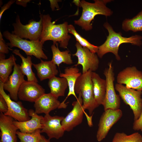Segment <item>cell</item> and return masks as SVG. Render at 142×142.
Wrapping results in <instances>:
<instances>
[{
  "instance_id": "cell-10",
  "label": "cell",
  "mask_w": 142,
  "mask_h": 142,
  "mask_svg": "<svg viewBox=\"0 0 142 142\" xmlns=\"http://www.w3.org/2000/svg\"><path fill=\"white\" fill-rule=\"evenodd\" d=\"M120 109H109L104 110L102 115L98 124L96 135L97 140L100 142L105 139L110 129L122 116Z\"/></svg>"
},
{
  "instance_id": "cell-15",
  "label": "cell",
  "mask_w": 142,
  "mask_h": 142,
  "mask_svg": "<svg viewBox=\"0 0 142 142\" xmlns=\"http://www.w3.org/2000/svg\"><path fill=\"white\" fill-rule=\"evenodd\" d=\"M20 66L16 62L12 74L3 83L4 90L9 92L11 98L15 101L18 99V94L20 86L26 81L24 75L22 72Z\"/></svg>"
},
{
  "instance_id": "cell-25",
  "label": "cell",
  "mask_w": 142,
  "mask_h": 142,
  "mask_svg": "<svg viewBox=\"0 0 142 142\" xmlns=\"http://www.w3.org/2000/svg\"><path fill=\"white\" fill-rule=\"evenodd\" d=\"M12 52L21 58L22 63L20 66V69L23 73L27 76V81L38 82V80L32 69V67L33 63L31 60V57L27 55V58H25L20 53L19 50L17 49L13 50Z\"/></svg>"
},
{
  "instance_id": "cell-12",
  "label": "cell",
  "mask_w": 142,
  "mask_h": 142,
  "mask_svg": "<svg viewBox=\"0 0 142 142\" xmlns=\"http://www.w3.org/2000/svg\"><path fill=\"white\" fill-rule=\"evenodd\" d=\"M116 79L118 83L124 84L129 88L142 91V72L135 66L128 67L120 71Z\"/></svg>"
},
{
  "instance_id": "cell-18",
  "label": "cell",
  "mask_w": 142,
  "mask_h": 142,
  "mask_svg": "<svg viewBox=\"0 0 142 142\" xmlns=\"http://www.w3.org/2000/svg\"><path fill=\"white\" fill-rule=\"evenodd\" d=\"M60 103L58 98L50 93H45L34 102V111L38 114H49L52 111L59 109Z\"/></svg>"
},
{
  "instance_id": "cell-6",
  "label": "cell",
  "mask_w": 142,
  "mask_h": 142,
  "mask_svg": "<svg viewBox=\"0 0 142 142\" xmlns=\"http://www.w3.org/2000/svg\"><path fill=\"white\" fill-rule=\"evenodd\" d=\"M42 15L40 16L39 21L31 20L25 25L21 23L18 15L16 22L13 24L14 30L12 33L22 39H29L31 40H40L43 27Z\"/></svg>"
},
{
  "instance_id": "cell-34",
  "label": "cell",
  "mask_w": 142,
  "mask_h": 142,
  "mask_svg": "<svg viewBox=\"0 0 142 142\" xmlns=\"http://www.w3.org/2000/svg\"><path fill=\"white\" fill-rule=\"evenodd\" d=\"M16 0H11L9 1L7 3L4 4L1 7L0 11V20L1 21L2 15L4 12L7 9L9 8L11 5Z\"/></svg>"
},
{
  "instance_id": "cell-4",
  "label": "cell",
  "mask_w": 142,
  "mask_h": 142,
  "mask_svg": "<svg viewBox=\"0 0 142 142\" xmlns=\"http://www.w3.org/2000/svg\"><path fill=\"white\" fill-rule=\"evenodd\" d=\"M92 72L89 70L82 74L77 79L75 87V93L80 92L83 101V106L85 110L88 111L89 116L99 105L96 102L94 97L93 86L92 79Z\"/></svg>"
},
{
  "instance_id": "cell-5",
  "label": "cell",
  "mask_w": 142,
  "mask_h": 142,
  "mask_svg": "<svg viewBox=\"0 0 142 142\" xmlns=\"http://www.w3.org/2000/svg\"><path fill=\"white\" fill-rule=\"evenodd\" d=\"M3 36L9 41L6 44L11 48L17 47L23 50L27 55H33L40 59H47L48 57L43 50V44L40 40H28L23 39L13 34L8 31H5Z\"/></svg>"
},
{
  "instance_id": "cell-17",
  "label": "cell",
  "mask_w": 142,
  "mask_h": 142,
  "mask_svg": "<svg viewBox=\"0 0 142 142\" xmlns=\"http://www.w3.org/2000/svg\"><path fill=\"white\" fill-rule=\"evenodd\" d=\"M12 117L0 113V129L1 142H17L18 128L14 123Z\"/></svg>"
},
{
  "instance_id": "cell-2",
  "label": "cell",
  "mask_w": 142,
  "mask_h": 142,
  "mask_svg": "<svg viewBox=\"0 0 142 142\" xmlns=\"http://www.w3.org/2000/svg\"><path fill=\"white\" fill-rule=\"evenodd\" d=\"M42 29L40 39L41 43L43 45L45 41L52 40L53 43L58 42L60 47L67 48L71 38L68 34V23L54 24L49 14L42 15Z\"/></svg>"
},
{
  "instance_id": "cell-24",
  "label": "cell",
  "mask_w": 142,
  "mask_h": 142,
  "mask_svg": "<svg viewBox=\"0 0 142 142\" xmlns=\"http://www.w3.org/2000/svg\"><path fill=\"white\" fill-rule=\"evenodd\" d=\"M58 43L57 42L53 43L51 46L53 54L51 60L58 67L62 63L68 65L73 64V61L69 51L68 50L60 51L58 48Z\"/></svg>"
},
{
  "instance_id": "cell-21",
  "label": "cell",
  "mask_w": 142,
  "mask_h": 142,
  "mask_svg": "<svg viewBox=\"0 0 142 142\" xmlns=\"http://www.w3.org/2000/svg\"><path fill=\"white\" fill-rule=\"evenodd\" d=\"M36 69L37 76L41 81L49 79L55 76L58 73L56 65L51 60L44 61L41 59L40 62L37 64L33 63Z\"/></svg>"
},
{
  "instance_id": "cell-28",
  "label": "cell",
  "mask_w": 142,
  "mask_h": 142,
  "mask_svg": "<svg viewBox=\"0 0 142 142\" xmlns=\"http://www.w3.org/2000/svg\"><path fill=\"white\" fill-rule=\"evenodd\" d=\"M68 32L72 34L75 37L77 42L83 47L88 48L92 52L97 53L98 47L93 45L81 36L76 31L74 26L72 24L68 26Z\"/></svg>"
},
{
  "instance_id": "cell-19",
  "label": "cell",
  "mask_w": 142,
  "mask_h": 142,
  "mask_svg": "<svg viewBox=\"0 0 142 142\" xmlns=\"http://www.w3.org/2000/svg\"><path fill=\"white\" fill-rule=\"evenodd\" d=\"M79 72V69L77 67H66L64 69V73H60V77L65 78L67 80L69 88V91L67 97L61 103L59 109L65 108L67 106V103H65L66 100L70 95H73L77 99V97L75 91V87L76 81L78 78L82 74Z\"/></svg>"
},
{
  "instance_id": "cell-23",
  "label": "cell",
  "mask_w": 142,
  "mask_h": 142,
  "mask_svg": "<svg viewBox=\"0 0 142 142\" xmlns=\"http://www.w3.org/2000/svg\"><path fill=\"white\" fill-rule=\"evenodd\" d=\"M48 85L50 93L58 98L59 97L64 96L65 90L68 87L67 81L65 78L55 76L49 79Z\"/></svg>"
},
{
  "instance_id": "cell-11",
  "label": "cell",
  "mask_w": 142,
  "mask_h": 142,
  "mask_svg": "<svg viewBox=\"0 0 142 142\" xmlns=\"http://www.w3.org/2000/svg\"><path fill=\"white\" fill-rule=\"evenodd\" d=\"M76 99L72 103V109L61 122L62 125L65 131L72 130L82 122L85 112L83 106V101L80 92L78 94Z\"/></svg>"
},
{
  "instance_id": "cell-8",
  "label": "cell",
  "mask_w": 142,
  "mask_h": 142,
  "mask_svg": "<svg viewBox=\"0 0 142 142\" xmlns=\"http://www.w3.org/2000/svg\"><path fill=\"white\" fill-rule=\"evenodd\" d=\"M108 66V67L105 69L103 73L106 82L105 98L102 105L104 110L109 109H119L120 104V96L116 93L114 87V73L112 63H109Z\"/></svg>"
},
{
  "instance_id": "cell-37",
  "label": "cell",
  "mask_w": 142,
  "mask_h": 142,
  "mask_svg": "<svg viewBox=\"0 0 142 142\" xmlns=\"http://www.w3.org/2000/svg\"><path fill=\"white\" fill-rule=\"evenodd\" d=\"M40 142H50V140L47 139L44 136L42 135Z\"/></svg>"
},
{
  "instance_id": "cell-33",
  "label": "cell",
  "mask_w": 142,
  "mask_h": 142,
  "mask_svg": "<svg viewBox=\"0 0 142 142\" xmlns=\"http://www.w3.org/2000/svg\"><path fill=\"white\" fill-rule=\"evenodd\" d=\"M8 106L7 103L3 96L0 94V111L4 114L8 110Z\"/></svg>"
},
{
  "instance_id": "cell-3",
  "label": "cell",
  "mask_w": 142,
  "mask_h": 142,
  "mask_svg": "<svg viewBox=\"0 0 142 142\" xmlns=\"http://www.w3.org/2000/svg\"><path fill=\"white\" fill-rule=\"evenodd\" d=\"M94 2L91 3L83 0L80 1L79 6L82 8V15L79 19L74 21L75 24L81 27L83 29L89 31L93 28L92 21L98 15L110 16L113 12L106 6L110 0H95Z\"/></svg>"
},
{
  "instance_id": "cell-32",
  "label": "cell",
  "mask_w": 142,
  "mask_h": 142,
  "mask_svg": "<svg viewBox=\"0 0 142 142\" xmlns=\"http://www.w3.org/2000/svg\"><path fill=\"white\" fill-rule=\"evenodd\" d=\"M133 128L134 130H140L142 132V110L139 118L137 120L134 121Z\"/></svg>"
},
{
  "instance_id": "cell-38",
  "label": "cell",
  "mask_w": 142,
  "mask_h": 142,
  "mask_svg": "<svg viewBox=\"0 0 142 142\" xmlns=\"http://www.w3.org/2000/svg\"><path fill=\"white\" fill-rule=\"evenodd\" d=\"M5 56L4 54L0 53V59H5Z\"/></svg>"
},
{
  "instance_id": "cell-36",
  "label": "cell",
  "mask_w": 142,
  "mask_h": 142,
  "mask_svg": "<svg viewBox=\"0 0 142 142\" xmlns=\"http://www.w3.org/2000/svg\"><path fill=\"white\" fill-rule=\"evenodd\" d=\"M30 1H31L30 0H18L16 1V3L24 7H26L27 6V3Z\"/></svg>"
},
{
  "instance_id": "cell-30",
  "label": "cell",
  "mask_w": 142,
  "mask_h": 142,
  "mask_svg": "<svg viewBox=\"0 0 142 142\" xmlns=\"http://www.w3.org/2000/svg\"><path fill=\"white\" fill-rule=\"evenodd\" d=\"M41 129H38L31 133H24L17 131L19 142H40L41 138Z\"/></svg>"
},
{
  "instance_id": "cell-35",
  "label": "cell",
  "mask_w": 142,
  "mask_h": 142,
  "mask_svg": "<svg viewBox=\"0 0 142 142\" xmlns=\"http://www.w3.org/2000/svg\"><path fill=\"white\" fill-rule=\"evenodd\" d=\"M60 0H49L50 3V7L52 10L53 11L55 8H59L58 2L60 1Z\"/></svg>"
},
{
  "instance_id": "cell-14",
  "label": "cell",
  "mask_w": 142,
  "mask_h": 142,
  "mask_svg": "<svg viewBox=\"0 0 142 142\" xmlns=\"http://www.w3.org/2000/svg\"><path fill=\"white\" fill-rule=\"evenodd\" d=\"M63 116H52L49 114H45L41 120L43 126L41 133H45L50 140L59 139L63 135L65 131L61 124L64 118Z\"/></svg>"
},
{
  "instance_id": "cell-9",
  "label": "cell",
  "mask_w": 142,
  "mask_h": 142,
  "mask_svg": "<svg viewBox=\"0 0 142 142\" xmlns=\"http://www.w3.org/2000/svg\"><path fill=\"white\" fill-rule=\"evenodd\" d=\"M75 46L76 52L73 54L78 58L77 63L74 65L77 67L80 65L82 67V74H84L89 70L94 72L98 69L99 61L98 56L96 53L92 52L88 48L83 47L77 42Z\"/></svg>"
},
{
  "instance_id": "cell-20",
  "label": "cell",
  "mask_w": 142,
  "mask_h": 142,
  "mask_svg": "<svg viewBox=\"0 0 142 142\" xmlns=\"http://www.w3.org/2000/svg\"><path fill=\"white\" fill-rule=\"evenodd\" d=\"M29 115L31 117L30 119L23 122H19L14 120V123L21 132L31 133L38 129H41L43 125L41 120L43 116L39 115L33 109L28 110Z\"/></svg>"
},
{
  "instance_id": "cell-13",
  "label": "cell",
  "mask_w": 142,
  "mask_h": 142,
  "mask_svg": "<svg viewBox=\"0 0 142 142\" xmlns=\"http://www.w3.org/2000/svg\"><path fill=\"white\" fill-rule=\"evenodd\" d=\"M0 94L4 98L8 105V110L4 114V115L10 116L19 122H23L31 119L28 110L24 107L22 102L12 100L9 94L5 93L3 88V83L1 81Z\"/></svg>"
},
{
  "instance_id": "cell-16",
  "label": "cell",
  "mask_w": 142,
  "mask_h": 142,
  "mask_svg": "<svg viewBox=\"0 0 142 142\" xmlns=\"http://www.w3.org/2000/svg\"><path fill=\"white\" fill-rule=\"evenodd\" d=\"M45 93V89L37 82L26 81L20 86L18 96L21 100L35 102Z\"/></svg>"
},
{
  "instance_id": "cell-1",
  "label": "cell",
  "mask_w": 142,
  "mask_h": 142,
  "mask_svg": "<svg viewBox=\"0 0 142 142\" xmlns=\"http://www.w3.org/2000/svg\"><path fill=\"white\" fill-rule=\"evenodd\" d=\"M104 26L108 30L109 34L104 43L98 47L97 53L98 56L100 58L106 54L110 52L114 55L118 60H120V58L118 52L119 46L121 44L130 43L140 46L142 44V37L140 35H135L129 37H124L122 36L120 32H115L107 22L104 23Z\"/></svg>"
},
{
  "instance_id": "cell-31",
  "label": "cell",
  "mask_w": 142,
  "mask_h": 142,
  "mask_svg": "<svg viewBox=\"0 0 142 142\" xmlns=\"http://www.w3.org/2000/svg\"><path fill=\"white\" fill-rule=\"evenodd\" d=\"M9 48L5 43L3 38V35L0 32V53L3 54H8Z\"/></svg>"
},
{
  "instance_id": "cell-29",
  "label": "cell",
  "mask_w": 142,
  "mask_h": 142,
  "mask_svg": "<svg viewBox=\"0 0 142 142\" xmlns=\"http://www.w3.org/2000/svg\"><path fill=\"white\" fill-rule=\"evenodd\" d=\"M111 142H142V136L138 132L129 135L124 133H117Z\"/></svg>"
},
{
  "instance_id": "cell-39",
  "label": "cell",
  "mask_w": 142,
  "mask_h": 142,
  "mask_svg": "<svg viewBox=\"0 0 142 142\" xmlns=\"http://www.w3.org/2000/svg\"><path fill=\"white\" fill-rule=\"evenodd\" d=\"M0 142H1V141H0Z\"/></svg>"
},
{
  "instance_id": "cell-27",
  "label": "cell",
  "mask_w": 142,
  "mask_h": 142,
  "mask_svg": "<svg viewBox=\"0 0 142 142\" xmlns=\"http://www.w3.org/2000/svg\"><path fill=\"white\" fill-rule=\"evenodd\" d=\"M122 29L126 32L142 31V10L131 19H126L122 25Z\"/></svg>"
},
{
  "instance_id": "cell-22",
  "label": "cell",
  "mask_w": 142,
  "mask_h": 142,
  "mask_svg": "<svg viewBox=\"0 0 142 142\" xmlns=\"http://www.w3.org/2000/svg\"><path fill=\"white\" fill-rule=\"evenodd\" d=\"M91 77L95 100L99 105H103L106 94V80L101 78L98 74L94 72H92Z\"/></svg>"
},
{
  "instance_id": "cell-7",
  "label": "cell",
  "mask_w": 142,
  "mask_h": 142,
  "mask_svg": "<svg viewBox=\"0 0 142 142\" xmlns=\"http://www.w3.org/2000/svg\"><path fill=\"white\" fill-rule=\"evenodd\" d=\"M115 89L124 102L129 106L134 115V120L139 118L142 110V91L127 88L122 84L117 83Z\"/></svg>"
},
{
  "instance_id": "cell-26",
  "label": "cell",
  "mask_w": 142,
  "mask_h": 142,
  "mask_svg": "<svg viewBox=\"0 0 142 142\" xmlns=\"http://www.w3.org/2000/svg\"><path fill=\"white\" fill-rule=\"evenodd\" d=\"M16 60L12 54L8 59H0V80L3 83L9 76Z\"/></svg>"
}]
</instances>
